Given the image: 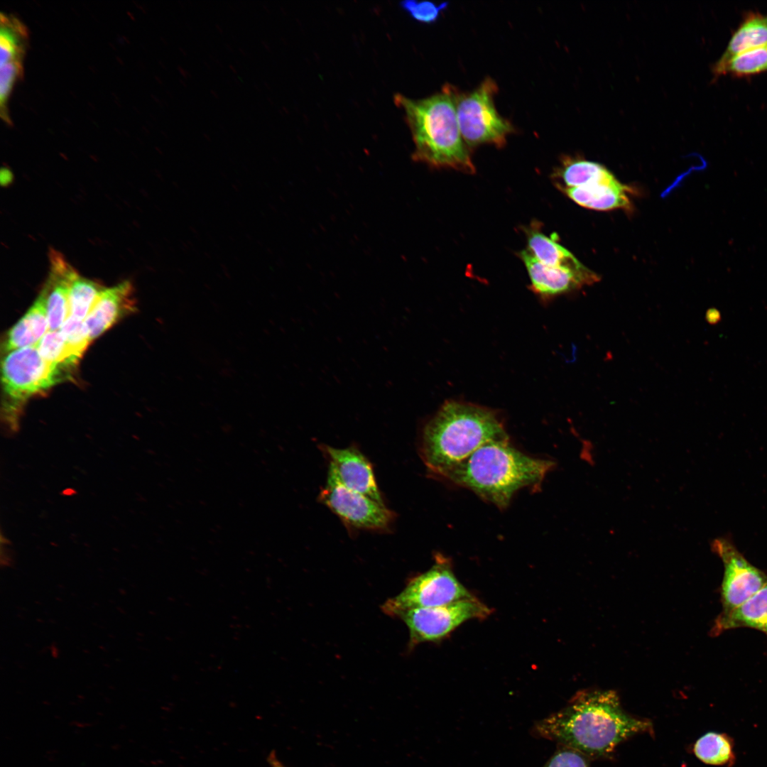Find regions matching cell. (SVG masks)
<instances>
[{
    "instance_id": "6da1fadb",
    "label": "cell",
    "mask_w": 767,
    "mask_h": 767,
    "mask_svg": "<svg viewBox=\"0 0 767 767\" xmlns=\"http://www.w3.org/2000/svg\"><path fill=\"white\" fill-rule=\"evenodd\" d=\"M643 732H653L651 722L624 712L616 693L609 690L577 693L533 727L535 736L590 757L607 756L621 741Z\"/></svg>"
},
{
    "instance_id": "7a4b0ae2",
    "label": "cell",
    "mask_w": 767,
    "mask_h": 767,
    "mask_svg": "<svg viewBox=\"0 0 767 767\" xmlns=\"http://www.w3.org/2000/svg\"><path fill=\"white\" fill-rule=\"evenodd\" d=\"M555 464L521 452L507 439L485 444L442 478L504 508L518 490L538 487Z\"/></svg>"
},
{
    "instance_id": "3957f363",
    "label": "cell",
    "mask_w": 767,
    "mask_h": 767,
    "mask_svg": "<svg viewBox=\"0 0 767 767\" xmlns=\"http://www.w3.org/2000/svg\"><path fill=\"white\" fill-rule=\"evenodd\" d=\"M393 102L404 113L414 143L413 159L435 168H449L465 173L475 171L470 148L459 126L454 86L414 99L396 93Z\"/></svg>"
},
{
    "instance_id": "277c9868",
    "label": "cell",
    "mask_w": 767,
    "mask_h": 767,
    "mask_svg": "<svg viewBox=\"0 0 767 767\" xmlns=\"http://www.w3.org/2000/svg\"><path fill=\"white\" fill-rule=\"evenodd\" d=\"M507 439L501 422L492 410L448 401L425 426L421 457L430 472L442 477L485 444Z\"/></svg>"
},
{
    "instance_id": "5b68a950",
    "label": "cell",
    "mask_w": 767,
    "mask_h": 767,
    "mask_svg": "<svg viewBox=\"0 0 767 767\" xmlns=\"http://www.w3.org/2000/svg\"><path fill=\"white\" fill-rule=\"evenodd\" d=\"M498 90L497 84L490 77L470 92H461L454 86L459 126L469 148L482 144L502 148L507 136L516 131L511 121L497 111L494 97Z\"/></svg>"
},
{
    "instance_id": "8992f818",
    "label": "cell",
    "mask_w": 767,
    "mask_h": 767,
    "mask_svg": "<svg viewBox=\"0 0 767 767\" xmlns=\"http://www.w3.org/2000/svg\"><path fill=\"white\" fill-rule=\"evenodd\" d=\"M1 374L6 419L12 425L23 402L67 379L69 371L49 364L33 346L6 354Z\"/></svg>"
},
{
    "instance_id": "52a82bcc",
    "label": "cell",
    "mask_w": 767,
    "mask_h": 767,
    "mask_svg": "<svg viewBox=\"0 0 767 767\" xmlns=\"http://www.w3.org/2000/svg\"><path fill=\"white\" fill-rule=\"evenodd\" d=\"M472 597L455 577L449 560L437 555L428 570L410 579L381 609L386 614L398 617L408 609L437 606Z\"/></svg>"
},
{
    "instance_id": "ba28073f",
    "label": "cell",
    "mask_w": 767,
    "mask_h": 767,
    "mask_svg": "<svg viewBox=\"0 0 767 767\" xmlns=\"http://www.w3.org/2000/svg\"><path fill=\"white\" fill-rule=\"evenodd\" d=\"M489 614V608L472 597L445 605L408 609L398 617L408 627L410 644L414 646L440 640L463 623Z\"/></svg>"
},
{
    "instance_id": "9c48e42d",
    "label": "cell",
    "mask_w": 767,
    "mask_h": 767,
    "mask_svg": "<svg viewBox=\"0 0 767 767\" xmlns=\"http://www.w3.org/2000/svg\"><path fill=\"white\" fill-rule=\"evenodd\" d=\"M711 549L724 565L722 612L731 611L767 584V575L749 562L730 539L717 538L711 543Z\"/></svg>"
},
{
    "instance_id": "30bf717a",
    "label": "cell",
    "mask_w": 767,
    "mask_h": 767,
    "mask_svg": "<svg viewBox=\"0 0 767 767\" xmlns=\"http://www.w3.org/2000/svg\"><path fill=\"white\" fill-rule=\"evenodd\" d=\"M320 500L344 522L357 528L385 529L393 518L384 504L347 488L329 472Z\"/></svg>"
},
{
    "instance_id": "8fae6325",
    "label": "cell",
    "mask_w": 767,
    "mask_h": 767,
    "mask_svg": "<svg viewBox=\"0 0 767 767\" xmlns=\"http://www.w3.org/2000/svg\"><path fill=\"white\" fill-rule=\"evenodd\" d=\"M329 472L347 488L383 503L371 464L357 449L326 447Z\"/></svg>"
},
{
    "instance_id": "7c38bea8",
    "label": "cell",
    "mask_w": 767,
    "mask_h": 767,
    "mask_svg": "<svg viewBox=\"0 0 767 767\" xmlns=\"http://www.w3.org/2000/svg\"><path fill=\"white\" fill-rule=\"evenodd\" d=\"M49 275L41 290L46 299L49 331H55L69 317L70 285L78 272L55 249L49 251Z\"/></svg>"
},
{
    "instance_id": "4fadbf2b",
    "label": "cell",
    "mask_w": 767,
    "mask_h": 767,
    "mask_svg": "<svg viewBox=\"0 0 767 767\" xmlns=\"http://www.w3.org/2000/svg\"><path fill=\"white\" fill-rule=\"evenodd\" d=\"M133 287L129 281L104 289L84 320L90 341L134 309Z\"/></svg>"
},
{
    "instance_id": "5bb4252c",
    "label": "cell",
    "mask_w": 767,
    "mask_h": 767,
    "mask_svg": "<svg viewBox=\"0 0 767 767\" xmlns=\"http://www.w3.org/2000/svg\"><path fill=\"white\" fill-rule=\"evenodd\" d=\"M528 251L541 263L568 270L581 278L587 285L599 280L598 276L583 266L553 236L544 234L535 224L526 229Z\"/></svg>"
},
{
    "instance_id": "9a60e30c",
    "label": "cell",
    "mask_w": 767,
    "mask_h": 767,
    "mask_svg": "<svg viewBox=\"0 0 767 767\" xmlns=\"http://www.w3.org/2000/svg\"><path fill=\"white\" fill-rule=\"evenodd\" d=\"M519 256L528 271L530 288L541 298H550L587 285L581 278L568 270L541 263L529 251H521Z\"/></svg>"
},
{
    "instance_id": "2e32d148",
    "label": "cell",
    "mask_w": 767,
    "mask_h": 767,
    "mask_svg": "<svg viewBox=\"0 0 767 767\" xmlns=\"http://www.w3.org/2000/svg\"><path fill=\"white\" fill-rule=\"evenodd\" d=\"M49 331L46 299L41 290L27 312L6 333L2 345L6 354L36 346Z\"/></svg>"
},
{
    "instance_id": "e0dca14e",
    "label": "cell",
    "mask_w": 767,
    "mask_h": 767,
    "mask_svg": "<svg viewBox=\"0 0 767 767\" xmlns=\"http://www.w3.org/2000/svg\"><path fill=\"white\" fill-rule=\"evenodd\" d=\"M746 627L767 636V584L746 602L729 612H721L712 629L713 636L726 631Z\"/></svg>"
},
{
    "instance_id": "ac0fdd59",
    "label": "cell",
    "mask_w": 767,
    "mask_h": 767,
    "mask_svg": "<svg viewBox=\"0 0 767 767\" xmlns=\"http://www.w3.org/2000/svg\"><path fill=\"white\" fill-rule=\"evenodd\" d=\"M564 192L580 206L595 210L629 208L627 188L620 182L584 187H562Z\"/></svg>"
},
{
    "instance_id": "d6986e66",
    "label": "cell",
    "mask_w": 767,
    "mask_h": 767,
    "mask_svg": "<svg viewBox=\"0 0 767 767\" xmlns=\"http://www.w3.org/2000/svg\"><path fill=\"white\" fill-rule=\"evenodd\" d=\"M555 176L563 182L560 187H575L599 184H613L618 180L602 165L582 158L566 157Z\"/></svg>"
},
{
    "instance_id": "ffe728a7",
    "label": "cell",
    "mask_w": 767,
    "mask_h": 767,
    "mask_svg": "<svg viewBox=\"0 0 767 767\" xmlns=\"http://www.w3.org/2000/svg\"><path fill=\"white\" fill-rule=\"evenodd\" d=\"M767 45V14L749 12L732 34L726 50L717 61L723 63L734 55Z\"/></svg>"
},
{
    "instance_id": "44dd1931",
    "label": "cell",
    "mask_w": 767,
    "mask_h": 767,
    "mask_svg": "<svg viewBox=\"0 0 767 767\" xmlns=\"http://www.w3.org/2000/svg\"><path fill=\"white\" fill-rule=\"evenodd\" d=\"M0 66L13 60H23L28 43V31L16 18L1 14Z\"/></svg>"
},
{
    "instance_id": "7402d4cb",
    "label": "cell",
    "mask_w": 767,
    "mask_h": 767,
    "mask_svg": "<svg viewBox=\"0 0 767 767\" xmlns=\"http://www.w3.org/2000/svg\"><path fill=\"white\" fill-rule=\"evenodd\" d=\"M712 72L716 77H746L767 72V45L739 53L723 63H715Z\"/></svg>"
},
{
    "instance_id": "603a6c76",
    "label": "cell",
    "mask_w": 767,
    "mask_h": 767,
    "mask_svg": "<svg viewBox=\"0 0 767 767\" xmlns=\"http://www.w3.org/2000/svg\"><path fill=\"white\" fill-rule=\"evenodd\" d=\"M732 739L724 733L708 732L694 745L695 756L702 762L714 766L731 765L735 755Z\"/></svg>"
},
{
    "instance_id": "cb8c5ba5",
    "label": "cell",
    "mask_w": 767,
    "mask_h": 767,
    "mask_svg": "<svg viewBox=\"0 0 767 767\" xmlns=\"http://www.w3.org/2000/svg\"><path fill=\"white\" fill-rule=\"evenodd\" d=\"M104 289L97 281L78 273L70 285L68 317L84 321Z\"/></svg>"
},
{
    "instance_id": "d4e9b609",
    "label": "cell",
    "mask_w": 767,
    "mask_h": 767,
    "mask_svg": "<svg viewBox=\"0 0 767 767\" xmlns=\"http://www.w3.org/2000/svg\"><path fill=\"white\" fill-rule=\"evenodd\" d=\"M36 347L46 361L67 371L73 369L79 360L72 354L60 330L48 331Z\"/></svg>"
},
{
    "instance_id": "484cf974",
    "label": "cell",
    "mask_w": 767,
    "mask_h": 767,
    "mask_svg": "<svg viewBox=\"0 0 767 767\" xmlns=\"http://www.w3.org/2000/svg\"><path fill=\"white\" fill-rule=\"evenodd\" d=\"M0 67V115L6 124L11 125L7 103L13 86L22 78L23 60L10 61Z\"/></svg>"
},
{
    "instance_id": "4316f807",
    "label": "cell",
    "mask_w": 767,
    "mask_h": 767,
    "mask_svg": "<svg viewBox=\"0 0 767 767\" xmlns=\"http://www.w3.org/2000/svg\"><path fill=\"white\" fill-rule=\"evenodd\" d=\"M449 2L437 4L430 1L406 0L401 1L400 7L414 21L432 24L437 21L441 13L447 9Z\"/></svg>"
},
{
    "instance_id": "83f0119b",
    "label": "cell",
    "mask_w": 767,
    "mask_h": 767,
    "mask_svg": "<svg viewBox=\"0 0 767 767\" xmlns=\"http://www.w3.org/2000/svg\"><path fill=\"white\" fill-rule=\"evenodd\" d=\"M72 354L79 359L91 342L83 320L67 317L60 328Z\"/></svg>"
},
{
    "instance_id": "f1b7e54d",
    "label": "cell",
    "mask_w": 767,
    "mask_h": 767,
    "mask_svg": "<svg viewBox=\"0 0 767 767\" xmlns=\"http://www.w3.org/2000/svg\"><path fill=\"white\" fill-rule=\"evenodd\" d=\"M584 756L575 749L559 745L543 767H589Z\"/></svg>"
},
{
    "instance_id": "f546056e",
    "label": "cell",
    "mask_w": 767,
    "mask_h": 767,
    "mask_svg": "<svg viewBox=\"0 0 767 767\" xmlns=\"http://www.w3.org/2000/svg\"><path fill=\"white\" fill-rule=\"evenodd\" d=\"M707 317L711 323L717 322L720 319V314L716 310L711 309L709 310V312H708Z\"/></svg>"
},
{
    "instance_id": "4dcf8cb0",
    "label": "cell",
    "mask_w": 767,
    "mask_h": 767,
    "mask_svg": "<svg viewBox=\"0 0 767 767\" xmlns=\"http://www.w3.org/2000/svg\"><path fill=\"white\" fill-rule=\"evenodd\" d=\"M268 761L269 763L271 764V767H285V766H284V765H283V763H281V761H279V760H278V759L277 758V757L276 756V755L274 754V753H273V752H272V753H271V754H270V756H269V757H268Z\"/></svg>"
}]
</instances>
